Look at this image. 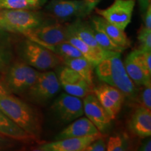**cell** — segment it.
I'll return each mask as SVG.
<instances>
[{"label":"cell","instance_id":"6da1fadb","mask_svg":"<svg viewBox=\"0 0 151 151\" xmlns=\"http://www.w3.org/2000/svg\"><path fill=\"white\" fill-rule=\"evenodd\" d=\"M0 110L34 139L42 133V115L37 109L12 94L0 97Z\"/></svg>","mask_w":151,"mask_h":151},{"label":"cell","instance_id":"7a4b0ae2","mask_svg":"<svg viewBox=\"0 0 151 151\" xmlns=\"http://www.w3.org/2000/svg\"><path fill=\"white\" fill-rule=\"evenodd\" d=\"M121 53L110 51L96 65L95 73L100 81L120 90L125 97L134 99L137 90L126 72Z\"/></svg>","mask_w":151,"mask_h":151},{"label":"cell","instance_id":"3957f363","mask_svg":"<svg viewBox=\"0 0 151 151\" xmlns=\"http://www.w3.org/2000/svg\"><path fill=\"white\" fill-rule=\"evenodd\" d=\"M46 19L41 13L23 9H0V30L25 36L41 24Z\"/></svg>","mask_w":151,"mask_h":151},{"label":"cell","instance_id":"277c9868","mask_svg":"<svg viewBox=\"0 0 151 151\" xmlns=\"http://www.w3.org/2000/svg\"><path fill=\"white\" fill-rule=\"evenodd\" d=\"M20 53L24 62L37 70H51L63 64L59 56L29 39L22 43Z\"/></svg>","mask_w":151,"mask_h":151},{"label":"cell","instance_id":"5b68a950","mask_svg":"<svg viewBox=\"0 0 151 151\" xmlns=\"http://www.w3.org/2000/svg\"><path fill=\"white\" fill-rule=\"evenodd\" d=\"M99 2V0H51L46 9L52 18L65 21L88 16Z\"/></svg>","mask_w":151,"mask_h":151},{"label":"cell","instance_id":"8992f818","mask_svg":"<svg viewBox=\"0 0 151 151\" xmlns=\"http://www.w3.org/2000/svg\"><path fill=\"white\" fill-rule=\"evenodd\" d=\"M4 82L11 94H23L35 84L39 71L24 62H17L9 67Z\"/></svg>","mask_w":151,"mask_h":151},{"label":"cell","instance_id":"52a82bcc","mask_svg":"<svg viewBox=\"0 0 151 151\" xmlns=\"http://www.w3.org/2000/svg\"><path fill=\"white\" fill-rule=\"evenodd\" d=\"M60 87L59 79L54 71H39L37 81L26 94L30 101L43 104L58 93Z\"/></svg>","mask_w":151,"mask_h":151},{"label":"cell","instance_id":"ba28073f","mask_svg":"<svg viewBox=\"0 0 151 151\" xmlns=\"http://www.w3.org/2000/svg\"><path fill=\"white\" fill-rule=\"evenodd\" d=\"M135 4L136 0H114L108 8L94 9L99 16L124 31L131 22Z\"/></svg>","mask_w":151,"mask_h":151},{"label":"cell","instance_id":"9c48e42d","mask_svg":"<svg viewBox=\"0 0 151 151\" xmlns=\"http://www.w3.org/2000/svg\"><path fill=\"white\" fill-rule=\"evenodd\" d=\"M55 114L64 122H71L84 114L82 98L62 93L50 107Z\"/></svg>","mask_w":151,"mask_h":151},{"label":"cell","instance_id":"30bf717a","mask_svg":"<svg viewBox=\"0 0 151 151\" xmlns=\"http://www.w3.org/2000/svg\"><path fill=\"white\" fill-rule=\"evenodd\" d=\"M58 77L60 86L68 94L83 98L93 92L94 87L88 83L78 73L67 66L60 68Z\"/></svg>","mask_w":151,"mask_h":151},{"label":"cell","instance_id":"8fae6325","mask_svg":"<svg viewBox=\"0 0 151 151\" xmlns=\"http://www.w3.org/2000/svg\"><path fill=\"white\" fill-rule=\"evenodd\" d=\"M123 64L126 72L135 86L151 85V73L147 68L143 51L139 49L133 50L127 56Z\"/></svg>","mask_w":151,"mask_h":151},{"label":"cell","instance_id":"7c38bea8","mask_svg":"<svg viewBox=\"0 0 151 151\" xmlns=\"http://www.w3.org/2000/svg\"><path fill=\"white\" fill-rule=\"evenodd\" d=\"M27 39L37 43L56 44L67 41V24L59 22L44 23L25 35Z\"/></svg>","mask_w":151,"mask_h":151},{"label":"cell","instance_id":"4fadbf2b","mask_svg":"<svg viewBox=\"0 0 151 151\" xmlns=\"http://www.w3.org/2000/svg\"><path fill=\"white\" fill-rule=\"evenodd\" d=\"M93 93L112 120H114L121 110L125 98L124 94L118 88L104 83L95 88L94 87Z\"/></svg>","mask_w":151,"mask_h":151},{"label":"cell","instance_id":"5bb4252c","mask_svg":"<svg viewBox=\"0 0 151 151\" xmlns=\"http://www.w3.org/2000/svg\"><path fill=\"white\" fill-rule=\"evenodd\" d=\"M83 111L87 118L98 130L104 133L109 129L112 122L110 115L104 108L93 92L83 97Z\"/></svg>","mask_w":151,"mask_h":151},{"label":"cell","instance_id":"9a60e30c","mask_svg":"<svg viewBox=\"0 0 151 151\" xmlns=\"http://www.w3.org/2000/svg\"><path fill=\"white\" fill-rule=\"evenodd\" d=\"M95 125L87 117L76 119L72 122L62 129L55 137V140L71 137H102Z\"/></svg>","mask_w":151,"mask_h":151},{"label":"cell","instance_id":"2e32d148","mask_svg":"<svg viewBox=\"0 0 151 151\" xmlns=\"http://www.w3.org/2000/svg\"><path fill=\"white\" fill-rule=\"evenodd\" d=\"M103 137V136H102ZM101 137H71L55 140L38 146L35 150L39 151H85L92 141Z\"/></svg>","mask_w":151,"mask_h":151},{"label":"cell","instance_id":"e0dca14e","mask_svg":"<svg viewBox=\"0 0 151 151\" xmlns=\"http://www.w3.org/2000/svg\"><path fill=\"white\" fill-rule=\"evenodd\" d=\"M128 127L130 132L140 138L151 135V111L138 106L129 119Z\"/></svg>","mask_w":151,"mask_h":151},{"label":"cell","instance_id":"ac0fdd59","mask_svg":"<svg viewBox=\"0 0 151 151\" xmlns=\"http://www.w3.org/2000/svg\"><path fill=\"white\" fill-rule=\"evenodd\" d=\"M92 24L97 27L110 38L115 43L127 49L131 46V41L123 30H121L101 16L91 18Z\"/></svg>","mask_w":151,"mask_h":151},{"label":"cell","instance_id":"d6986e66","mask_svg":"<svg viewBox=\"0 0 151 151\" xmlns=\"http://www.w3.org/2000/svg\"><path fill=\"white\" fill-rule=\"evenodd\" d=\"M67 41L71 43L73 46L78 49L81 53L83 55V56L88 61L91 62L94 67L97 65L101 62V60L110 52L106 51V50L101 51V50H96V49L92 48L89 45L81 40L78 37H77L71 30L69 29V27H68V37Z\"/></svg>","mask_w":151,"mask_h":151},{"label":"cell","instance_id":"ffe728a7","mask_svg":"<svg viewBox=\"0 0 151 151\" xmlns=\"http://www.w3.org/2000/svg\"><path fill=\"white\" fill-rule=\"evenodd\" d=\"M0 134L17 141H28L31 136L26 133L0 110Z\"/></svg>","mask_w":151,"mask_h":151},{"label":"cell","instance_id":"44dd1931","mask_svg":"<svg viewBox=\"0 0 151 151\" xmlns=\"http://www.w3.org/2000/svg\"><path fill=\"white\" fill-rule=\"evenodd\" d=\"M63 65L73 69L83 78L90 85L93 86L94 65L84 57L69 58L62 60Z\"/></svg>","mask_w":151,"mask_h":151},{"label":"cell","instance_id":"7402d4cb","mask_svg":"<svg viewBox=\"0 0 151 151\" xmlns=\"http://www.w3.org/2000/svg\"><path fill=\"white\" fill-rule=\"evenodd\" d=\"M68 27L71 30L77 37H78L83 41L89 45L90 47L96 50L102 51L103 49L100 48L94 39L92 27L91 24L81 21L80 19H77L73 23L68 24Z\"/></svg>","mask_w":151,"mask_h":151},{"label":"cell","instance_id":"603a6c76","mask_svg":"<svg viewBox=\"0 0 151 151\" xmlns=\"http://www.w3.org/2000/svg\"><path fill=\"white\" fill-rule=\"evenodd\" d=\"M38 43L54 52L60 58H62V60L69 59V58L83 57L78 49L68 41L56 43V44H46L43 43Z\"/></svg>","mask_w":151,"mask_h":151},{"label":"cell","instance_id":"cb8c5ba5","mask_svg":"<svg viewBox=\"0 0 151 151\" xmlns=\"http://www.w3.org/2000/svg\"><path fill=\"white\" fill-rule=\"evenodd\" d=\"M48 0H0V9L36 11L42 8Z\"/></svg>","mask_w":151,"mask_h":151},{"label":"cell","instance_id":"d4e9b609","mask_svg":"<svg viewBox=\"0 0 151 151\" xmlns=\"http://www.w3.org/2000/svg\"><path fill=\"white\" fill-rule=\"evenodd\" d=\"M92 31H93L94 37L96 41L98 43L100 48L106 51L119 52H122L125 50V48L118 46L106 34L99 29L97 27L92 24Z\"/></svg>","mask_w":151,"mask_h":151},{"label":"cell","instance_id":"484cf974","mask_svg":"<svg viewBox=\"0 0 151 151\" xmlns=\"http://www.w3.org/2000/svg\"><path fill=\"white\" fill-rule=\"evenodd\" d=\"M128 150V143L124 137L120 135L111 137L106 143V150L124 151Z\"/></svg>","mask_w":151,"mask_h":151},{"label":"cell","instance_id":"4316f807","mask_svg":"<svg viewBox=\"0 0 151 151\" xmlns=\"http://www.w3.org/2000/svg\"><path fill=\"white\" fill-rule=\"evenodd\" d=\"M137 39L139 42V50L151 51V29L142 26L138 32Z\"/></svg>","mask_w":151,"mask_h":151},{"label":"cell","instance_id":"83f0119b","mask_svg":"<svg viewBox=\"0 0 151 151\" xmlns=\"http://www.w3.org/2000/svg\"><path fill=\"white\" fill-rule=\"evenodd\" d=\"M11 58V50L5 45L0 43V72H6L10 67Z\"/></svg>","mask_w":151,"mask_h":151},{"label":"cell","instance_id":"f1b7e54d","mask_svg":"<svg viewBox=\"0 0 151 151\" xmlns=\"http://www.w3.org/2000/svg\"><path fill=\"white\" fill-rule=\"evenodd\" d=\"M139 96V101L141 106L151 111V85L143 86Z\"/></svg>","mask_w":151,"mask_h":151},{"label":"cell","instance_id":"f546056e","mask_svg":"<svg viewBox=\"0 0 151 151\" xmlns=\"http://www.w3.org/2000/svg\"><path fill=\"white\" fill-rule=\"evenodd\" d=\"M106 150V143L104 141L102 137L97 138L88 145L85 151H105Z\"/></svg>","mask_w":151,"mask_h":151},{"label":"cell","instance_id":"4dcf8cb0","mask_svg":"<svg viewBox=\"0 0 151 151\" xmlns=\"http://www.w3.org/2000/svg\"><path fill=\"white\" fill-rule=\"evenodd\" d=\"M14 139H11L0 134V150L7 148L12 146Z\"/></svg>","mask_w":151,"mask_h":151},{"label":"cell","instance_id":"1f68e13d","mask_svg":"<svg viewBox=\"0 0 151 151\" xmlns=\"http://www.w3.org/2000/svg\"><path fill=\"white\" fill-rule=\"evenodd\" d=\"M144 13L145 15L144 18H143L144 24L143 26L147 29H151V4L148 6Z\"/></svg>","mask_w":151,"mask_h":151},{"label":"cell","instance_id":"d6a6232c","mask_svg":"<svg viewBox=\"0 0 151 151\" xmlns=\"http://www.w3.org/2000/svg\"><path fill=\"white\" fill-rule=\"evenodd\" d=\"M8 94H11V92H9L7 87L6 86L3 79H1L0 80V97Z\"/></svg>","mask_w":151,"mask_h":151},{"label":"cell","instance_id":"836d02e7","mask_svg":"<svg viewBox=\"0 0 151 151\" xmlns=\"http://www.w3.org/2000/svg\"><path fill=\"white\" fill-rule=\"evenodd\" d=\"M140 4L141 10L144 13L149 5L151 4V0H138Z\"/></svg>","mask_w":151,"mask_h":151},{"label":"cell","instance_id":"e575fe53","mask_svg":"<svg viewBox=\"0 0 151 151\" xmlns=\"http://www.w3.org/2000/svg\"><path fill=\"white\" fill-rule=\"evenodd\" d=\"M139 150L141 151H150L151 150V141L150 139L147 141L146 143H143L141 145L140 148H139Z\"/></svg>","mask_w":151,"mask_h":151},{"label":"cell","instance_id":"d590c367","mask_svg":"<svg viewBox=\"0 0 151 151\" xmlns=\"http://www.w3.org/2000/svg\"><path fill=\"white\" fill-rule=\"evenodd\" d=\"M2 73H3L0 72V80L3 78V74H2Z\"/></svg>","mask_w":151,"mask_h":151}]
</instances>
